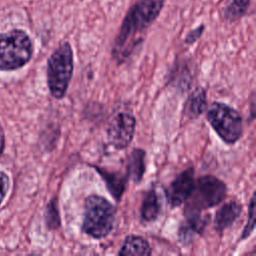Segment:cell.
<instances>
[{"label": "cell", "instance_id": "cell-7", "mask_svg": "<svg viewBox=\"0 0 256 256\" xmlns=\"http://www.w3.org/2000/svg\"><path fill=\"white\" fill-rule=\"evenodd\" d=\"M135 130V117L127 112L118 113L109 123L107 129L108 141L115 149L124 150L131 144Z\"/></svg>", "mask_w": 256, "mask_h": 256}, {"label": "cell", "instance_id": "cell-10", "mask_svg": "<svg viewBox=\"0 0 256 256\" xmlns=\"http://www.w3.org/2000/svg\"><path fill=\"white\" fill-rule=\"evenodd\" d=\"M95 170L101 175L102 179L105 181L111 195L116 201L119 202L126 189L127 180H129L127 174L110 172L105 169H100L99 167H95Z\"/></svg>", "mask_w": 256, "mask_h": 256}, {"label": "cell", "instance_id": "cell-2", "mask_svg": "<svg viewBox=\"0 0 256 256\" xmlns=\"http://www.w3.org/2000/svg\"><path fill=\"white\" fill-rule=\"evenodd\" d=\"M116 220V208L100 195H90L85 201L82 231L94 238L103 239L113 230Z\"/></svg>", "mask_w": 256, "mask_h": 256}, {"label": "cell", "instance_id": "cell-15", "mask_svg": "<svg viewBox=\"0 0 256 256\" xmlns=\"http://www.w3.org/2000/svg\"><path fill=\"white\" fill-rule=\"evenodd\" d=\"M250 0H229L223 10L224 18L233 22L243 17L249 7Z\"/></svg>", "mask_w": 256, "mask_h": 256}, {"label": "cell", "instance_id": "cell-17", "mask_svg": "<svg viewBox=\"0 0 256 256\" xmlns=\"http://www.w3.org/2000/svg\"><path fill=\"white\" fill-rule=\"evenodd\" d=\"M255 229V193L252 194V197L250 199L249 203V211H248V219L246 222V225L244 227L243 233L241 235V240H244L248 238Z\"/></svg>", "mask_w": 256, "mask_h": 256}, {"label": "cell", "instance_id": "cell-12", "mask_svg": "<svg viewBox=\"0 0 256 256\" xmlns=\"http://www.w3.org/2000/svg\"><path fill=\"white\" fill-rule=\"evenodd\" d=\"M152 253L149 242L142 236L129 235L125 238L118 254L119 255H136L148 256Z\"/></svg>", "mask_w": 256, "mask_h": 256}, {"label": "cell", "instance_id": "cell-18", "mask_svg": "<svg viewBox=\"0 0 256 256\" xmlns=\"http://www.w3.org/2000/svg\"><path fill=\"white\" fill-rule=\"evenodd\" d=\"M10 187V180L6 173L0 171V205L6 197Z\"/></svg>", "mask_w": 256, "mask_h": 256}, {"label": "cell", "instance_id": "cell-20", "mask_svg": "<svg viewBox=\"0 0 256 256\" xmlns=\"http://www.w3.org/2000/svg\"><path fill=\"white\" fill-rule=\"evenodd\" d=\"M5 147V137H4V131L0 124V155L3 153Z\"/></svg>", "mask_w": 256, "mask_h": 256}, {"label": "cell", "instance_id": "cell-3", "mask_svg": "<svg viewBox=\"0 0 256 256\" xmlns=\"http://www.w3.org/2000/svg\"><path fill=\"white\" fill-rule=\"evenodd\" d=\"M73 70V50L69 42H64L52 53L47 65V83L54 98H64L71 83Z\"/></svg>", "mask_w": 256, "mask_h": 256}, {"label": "cell", "instance_id": "cell-6", "mask_svg": "<svg viewBox=\"0 0 256 256\" xmlns=\"http://www.w3.org/2000/svg\"><path fill=\"white\" fill-rule=\"evenodd\" d=\"M227 196L226 184L212 175L195 180L193 191L186 201L184 212H201L220 204Z\"/></svg>", "mask_w": 256, "mask_h": 256}, {"label": "cell", "instance_id": "cell-16", "mask_svg": "<svg viewBox=\"0 0 256 256\" xmlns=\"http://www.w3.org/2000/svg\"><path fill=\"white\" fill-rule=\"evenodd\" d=\"M45 222L47 227L50 230L58 229L61 225V219L58 209V201L57 199H52L49 204L47 205L46 211H45Z\"/></svg>", "mask_w": 256, "mask_h": 256}, {"label": "cell", "instance_id": "cell-1", "mask_svg": "<svg viewBox=\"0 0 256 256\" xmlns=\"http://www.w3.org/2000/svg\"><path fill=\"white\" fill-rule=\"evenodd\" d=\"M165 0H138L127 12L114 41L112 54L118 63L126 61L143 42L148 28L159 16Z\"/></svg>", "mask_w": 256, "mask_h": 256}, {"label": "cell", "instance_id": "cell-13", "mask_svg": "<svg viewBox=\"0 0 256 256\" xmlns=\"http://www.w3.org/2000/svg\"><path fill=\"white\" fill-rule=\"evenodd\" d=\"M160 210L161 203L159 200V196L156 190L152 188L146 192L143 198L140 210L141 220L146 223L155 221L160 214Z\"/></svg>", "mask_w": 256, "mask_h": 256}, {"label": "cell", "instance_id": "cell-5", "mask_svg": "<svg viewBox=\"0 0 256 256\" xmlns=\"http://www.w3.org/2000/svg\"><path fill=\"white\" fill-rule=\"evenodd\" d=\"M207 109V120L226 144H235L243 134V119L231 106L213 102Z\"/></svg>", "mask_w": 256, "mask_h": 256}, {"label": "cell", "instance_id": "cell-14", "mask_svg": "<svg viewBox=\"0 0 256 256\" xmlns=\"http://www.w3.org/2000/svg\"><path fill=\"white\" fill-rule=\"evenodd\" d=\"M207 108V96L206 91L202 87H198L190 94L186 105L185 115L190 119L198 118Z\"/></svg>", "mask_w": 256, "mask_h": 256}, {"label": "cell", "instance_id": "cell-11", "mask_svg": "<svg viewBox=\"0 0 256 256\" xmlns=\"http://www.w3.org/2000/svg\"><path fill=\"white\" fill-rule=\"evenodd\" d=\"M145 157L146 152L142 149L135 148L131 151L127 159L126 174L134 183H140L145 174Z\"/></svg>", "mask_w": 256, "mask_h": 256}, {"label": "cell", "instance_id": "cell-9", "mask_svg": "<svg viewBox=\"0 0 256 256\" xmlns=\"http://www.w3.org/2000/svg\"><path fill=\"white\" fill-rule=\"evenodd\" d=\"M242 208L243 206L235 200L229 201L222 205L216 212L214 219L215 229L217 232L222 233L230 226H232L240 216Z\"/></svg>", "mask_w": 256, "mask_h": 256}, {"label": "cell", "instance_id": "cell-8", "mask_svg": "<svg viewBox=\"0 0 256 256\" xmlns=\"http://www.w3.org/2000/svg\"><path fill=\"white\" fill-rule=\"evenodd\" d=\"M194 168L190 167L182 171L170 184L166 195L171 207H178L185 203L194 188Z\"/></svg>", "mask_w": 256, "mask_h": 256}, {"label": "cell", "instance_id": "cell-4", "mask_svg": "<svg viewBox=\"0 0 256 256\" xmlns=\"http://www.w3.org/2000/svg\"><path fill=\"white\" fill-rule=\"evenodd\" d=\"M33 43L29 35L19 29L0 34V70L14 71L32 58Z\"/></svg>", "mask_w": 256, "mask_h": 256}, {"label": "cell", "instance_id": "cell-19", "mask_svg": "<svg viewBox=\"0 0 256 256\" xmlns=\"http://www.w3.org/2000/svg\"><path fill=\"white\" fill-rule=\"evenodd\" d=\"M204 29H205V26L204 25H200V26H198L197 28H195V29H193L192 31H190L188 34H187V36H186V38H185V43L187 44V45H192V44H194L196 41H198V39L202 36V34H203V32H204Z\"/></svg>", "mask_w": 256, "mask_h": 256}]
</instances>
